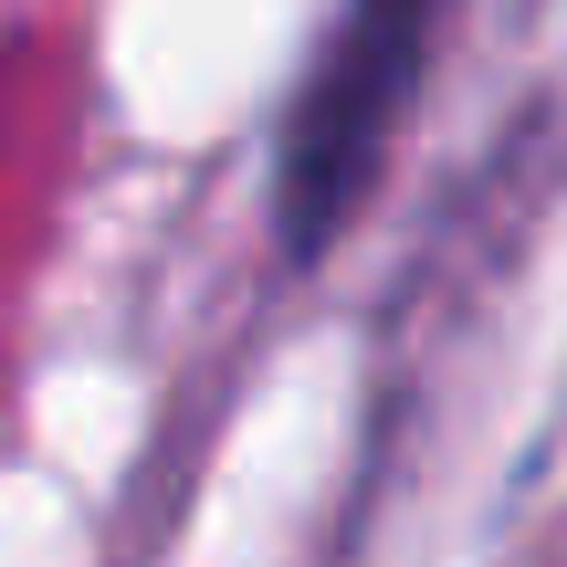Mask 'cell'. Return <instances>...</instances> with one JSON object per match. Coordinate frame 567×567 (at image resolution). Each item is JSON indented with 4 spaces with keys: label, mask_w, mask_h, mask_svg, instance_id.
<instances>
[{
    "label": "cell",
    "mask_w": 567,
    "mask_h": 567,
    "mask_svg": "<svg viewBox=\"0 0 567 567\" xmlns=\"http://www.w3.org/2000/svg\"><path fill=\"white\" fill-rule=\"evenodd\" d=\"M431 21H442V0H347V21L326 32L316 74L284 116V158H274V231L295 264H316L379 189L400 116L431 74Z\"/></svg>",
    "instance_id": "obj_1"
}]
</instances>
